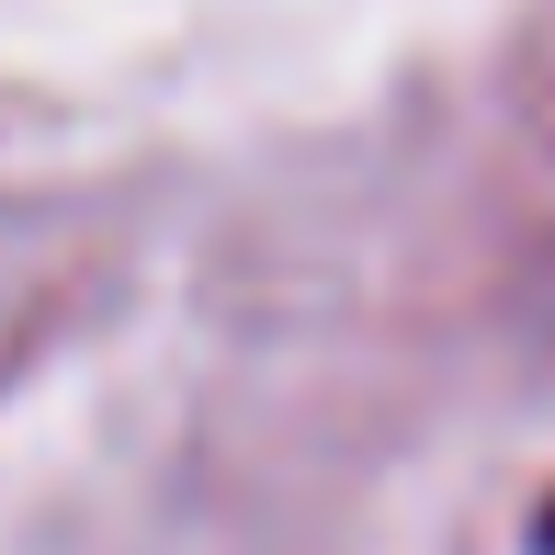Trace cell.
I'll list each match as a JSON object with an SVG mask.
<instances>
[{"instance_id": "obj_1", "label": "cell", "mask_w": 555, "mask_h": 555, "mask_svg": "<svg viewBox=\"0 0 555 555\" xmlns=\"http://www.w3.org/2000/svg\"><path fill=\"white\" fill-rule=\"evenodd\" d=\"M533 555H555V499H544V511H533Z\"/></svg>"}]
</instances>
